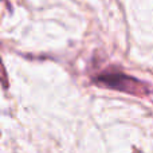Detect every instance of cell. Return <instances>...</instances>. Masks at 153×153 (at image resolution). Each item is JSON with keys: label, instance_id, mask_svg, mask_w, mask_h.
<instances>
[{"label": "cell", "instance_id": "6da1fadb", "mask_svg": "<svg viewBox=\"0 0 153 153\" xmlns=\"http://www.w3.org/2000/svg\"><path fill=\"white\" fill-rule=\"evenodd\" d=\"M95 85L108 89L118 90L132 95H146L149 91L144 82L136 79L134 76L124 74L122 71H103L94 78Z\"/></svg>", "mask_w": 153, "mask_h": 153}]
</instances>
